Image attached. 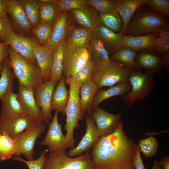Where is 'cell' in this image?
<instances>
[{
    "label": "cell",
    "instance_id": "cell-26",
    "mask_svg": "<svg viewBox=\"0 0 169 169\" xmlns=\"http://www.w3.org/2000/svg\"><path fill=\"white\" fill-rule=\"evenodd\" d=\"M159 35V32H156L137 36L122 35V37L124 46L128 47L137 52L154 48L155 42Z\"/></svg>",
    "mask_w": 169,
    "mask_h": 169
},
{
    "label": "cell",
    "instance_id": "cell-31",
    "mask_svg": "<svg viewBox=\"0 0 169 169\" xmlns=\"http://www.w3.org/2000/svg\"><path fill=\"white\" fill-rule=\"evenodd\" d=\"M15 78L9 60L6 58L2 63L0 76V100L1 101L9 90L14 89V79Z\"/></svg>",
    "mask_w": 169,
    "mask_h": 169
},
{
    "label": "cell",
    "instance_id": "cell-22",
    "mask_svg": "<svg viewBox=\"0 0 169 169\" xmlns=\"http://www.w3.org/2000/svg\"><path fill=\"white\" fill-rule=\"evenodd\" d=\"M33 52L44 83L50 80L53 61V52L41 46L37 42L34 46Z\"/></svg>",
    "mask_w": 169,
    "mask_h": 169
},
{
    "label": "cell",
    "instance_id": "cell-13",
    "mask_svg": "<svg viewBox=\"0 0 169 169\" xmlns=\"http://www.w3.org/2000/svg\"><path fill=\"white\" fill-rule=\"evenodd\" d=\"M135 61L138 69H144L146 73L152 75L161 74V69L165 65L164 60L157 54L154 48L137 51Z\"/></svg>",
    "mask_w": 169,
    "mask_h": 169
},
{
    "label": "cell",
    "instance_id": "cell-10",
    "mask_svg": "<svg viewBox=\"0 0 169 169\" xmlns=\"http://www.w3.org/2000/svg\"><path fill=\"white\" fill-rule=\"evenodd\" d=\"M58 113L55 111L51 121L48 124L46 135L40 142L41 146L48 147L50 153L66 151L70 148L68 141L62 132L61 124L58 122Z\"/></svg>",
    "mask_w": 169,
    "mask_h": 169
},
{
    "label": "cell",
    "instance_id": "cell-18",
    "mask_svg": "<svg viewBox=\"0 0 169 169\" xmlns=\"http://www.w3.org/2000/svg\"><path fill=\"white\" fill-rule=\"evenodd\" d=\"M37 42L33 38L17 34L13 31L6 42L24 58L37 65L33 52L34 46Z\"/></svg>",
    "mask_w": 169,
    "mask_h": 169
},
{
    "label": "cell",
    "instance_id": "cell-39",
    "mask_svg": "<svg viewBox=\"0 0 169 169\" xmlns=\"http://www.w3.org/2000/svg\"><path fill=\"white\" fill-rule=\"evenodd\" d=\"M138 145L140 152L142 153L145 157L149 158L156 154L159 144L157 139L150 136L140 140Z\"/></svg>",
    "mask_w": 169,
    "mask_h": 169
},
{
    "label": "cell",
    "instance_id": "cell-41",
    "mask_svg": "<svg viewBox=\"0 0 169 169\" xmlns=\"http://www.w3.org/2000/svg\"><path fill=\"white\" fill-rule=\"evenodd\" d=\"M56 4L61 11H69L73 9H84L90 6L88 0H59Z\"/></svg>",
    "mask_w": 169,
    "mask_h": 169
},
{
    "label": "cell",
    "instance_id": "cell-19",
    "mask_svg": "<svg viewBox=\"0 0 169 169\" xmlns=\"http://www.w3.org/2000/svg\"><path fill=\"white\" fill-rule=\"evenodd\" d=\"M7 13L16 28L21 32L29 33L32 26L20 0H5Z\"/></svg>",
    "mask_w": 169,
    "mask_h": 169
},
{
    "label": "cell",
    "instance_id": "cell-2",
    "mask_svg": "<svg viewBox=\"0 0 169 169\" xmlns=\"http://www.w3.org/2000/svg\"><path fill=\"white\" fill-rule=\"evenodd\" d=\"M168 25V18L145 3L137 9L129 20L124 35L137 36L147 35L158 32Z\"/></svg>",
    "mask_w": 169,
    "mask_h": 169
},
{
    "label": "cell",
    "instance_id": "cell-52",
    "mask_svg": "<svg viewBox=\"0 0 169 169\" xmlns=\"http://www.w3.org/2000/svg\"><path fill=\"white\" fill-rule=\"evenodd\" d=\"M161 167L160 165L159 161L156 159H155L153 162L152 169H161Z\"/></svg>",
    "mask_w": 169,
    "mask_h": 169
},
{
    "label": "cell",
    "instance_id": "cell-37",
    "mask_svg": "<svg viewBox=\"0 0 169 169\" xmlns=\"http://www.w3.org/2000/svg\"><path fill=\"white\" fill-rule=\"evenodd\" d=\"M32 27L40 24L39 5L36 0H20Z\"/></svg>",
    "mask_w": 169,
    "mask_h": 169
},
{
    "label": "cell",
    "instance_id": "cell-29",
    "mask_svg": "<svg viewBox=\"0 0 169 169\" xmlns=\"http://www.w3.org/2000/svg\"><path fill=\"white\" fill-rule=\"evenodd\" d=\"M100 90L92 80L87 83L79 88L80 103L82 114L91 112V108L95 96Z\"/></svg>",
    "mask_w": 169,
    "mask_h": 169
},
{
    "label": "cell",
    "instance_id": "cell-9",
    "mask_svg": "<svg viewBox=\"0 0 169 169\" xmlns=\"http://www.w3.org/2000/svg\"><path fill=\"white\" fill-rule=\"evenodd\" d=\"M89 58L87 49L74 47L64 42L63 71L65 79L72 78L84 67Z\"/></svg>",
    "mask_w": 169,
    "mask_h": 169
},
{
    "label": "cell",
    "instance_id": "cell-32",
    "mask_svg": "<svg viewBox=\"0 0 169 169\" xmlns=\"http://www.w3.org/2000/svg\"><path fill=\"white\" fill-rule=\"evenodd\" d=\"M64 43L57 46L53 52V61L50 79L57 84L63 76V60Z\"/></svg>",
    "mask_w": 169,
    "mask_h": 169
},
{
    "label": "cell",
    "instance_id": "cell-49",
    "mask_svg": "<svg viewBox=\"0 0 169 169\" xmlns=\"http://www.w3.org/2000/svg\"><path fill=\"white\" fill-rule=\"evenodd\" d=\"M7 14L5 0H0V18H3Z\"/></svg>",
    "mask_w": 169,
    "mask_h": 169
},
{
    "label": "cell",
    "instance_id": "cell-48",
    "mask_svg": "<svg viewBox=\"0 0 169 169\" xmlns=\"http://www.w3.org/2000/svg\"><path fill=\"white\" fill-rule=\"evenodd\" d=\"M133 165L135 169H146L141 157L138 145H137L134 157Z\"/></svg>",
    "mask_w": 169,
    "mask_h": 169
},
{
    "label": "cell",
    "instance_id": "cell-7",
    "mask_svg": "<svg viewBox=\"0 0 169 169\" xmlns=\"http://www.w3.org/2000/svg\"><path fill=\"white\" fill-rule=\"evenodd\" d=\"M43 169H94L89 152L76 157L67 156L66 151H55L46 158Z\"/></svg>",
    "mask_w": 169,
    "mask_h": 169
},
{
    "label": "cell",
    "instance_id": "cell-38",
    "mask_svg": "<svg viewBox=\"0 0 169 169\" xmlns=\"http://www.w3.org/2000/svg\"><path fill=\"white\" fill-rule=\"evenodd\" d=\"M98 13L104 26L115 33H120L122 28V22L117 12Z\"/></svg>",
    "mask_w": 169,
    "mask_h": 169
},
{
    "label": "cell",
    "instance_id": "cell-15",
    "mask_svg": "<svg viewBox=\"0 0 169 169\" xmlns=\"http://www.w3.org/2000/svg\"><path fill=\"white\" fill-rule=\"evenodd\" d=\"M18 84L19 90L17 94V98L23 111L33 121L43 123L44 122L43 116L35 101L34 93L18 82Z\"/></svg>",
    "mask_w": 169,
    "mask_h": 169
},
{
    "label": "cell",
    "instance_id": "cell-3",
    "mask_svg": "<svg viewBox=\"0 0 169 169\" xmlns=\"http://www.w3.org/2000/svg\"><path fill=\"white\" fill-rule=\"evenodd\" d=\"M134 70H136L115 61L110 60L95 63L93 81L101 89L103 87H110L119 83L129 82V76Z\"/></svg>",
    "mask_w": 169,
    "mask_h": 169
},
{
    "label": "cell",
    "instance_id": "cell-35",
    "mask_svg": "<svg viewBox=\"0 0 169 169\" xmlns=\"http://www.w3.org/2000/svg\"><path fill=\"white\" fill-rule=\"evenodd\" d=\"M87 49L89 56L95 63L109 61L110 56L101 42L95 39L91 38Z\"/></svg>",
    "mask_w": 169,
    "mask_h": 169
},
{
    "label": "cell",
    "instance_id": "cell-42",
    "mask_svg": "<svg viewBox=\"0 0 169 169\" xmlns=\"http://www.w3.org/2000/svg\"><path fill=\"white\" fill-rule=\"evenodd\" d=\"M88 0L90 5L98 13H109L117 12L115 0Z\"/></svg>",
    "mask_w": 169,
    "mask_h": 169
},
{
    "label": "cell",
    "instance_id": "cell-6",
    "mask_svg": "<svg viewBox=\"0 0 169 169\" xmlns=\"http://www.w3.org/2000/svg\"><path fill=\"white\" fill-rule=\"evenodd\" d=\"M128 81L131 86V91L121 96L123 102L127 107L146 98L155 86L153 75L147 73L143 74L140 71H133Z\"/></svg>",
    "mask_w": 169,
    "mask_h": 169
},
{
    "label": "cell",
    "instance_id": "cell-11",
    "mask_svg": "<svg viewBox=\"0 0 169 169\" xmlns=\"http://www.w3.org/2000/svg\"><path fill=\"white\" fill-rule=\"evenodd\" d=\"M73 22L69 11H62L53 25L49 40L44 46L53 52L57 46L64 42L69 30L74 24H72Z\"/></svg>",
    "mask_w": 169,
    "mask_h": 169
},
{
    "label": "cell",
    "instance_id": "cell-20",
    "mask_svg": "<svg viewBox=\"0 0 169 169\" xmlns=\"http://www.w3.org/2000/svg\"><path fill=\"white\" fill-rule=\"evenodd\" d=\"M69 12L73 22L84 28L92 29L103 25L98 13L90 6L85 9H73Z\"/></svg>",
    "mask_w": 169,
    "mask_h": 169
},
{
    "label": "cell",
    "instance_id": "cell-8",
    "mask_svg": "<svg viewBox=\"0 0 169 169\" xmlns=\"http://www.w3.org/2000/svg\"><path fill=\"white\" fill-rule=\"evenodd\" d=\"M46 127L43 123L33 121L27 129L13 139L15 145L13 155L20 157L23 155L28 160H33L35 141Z\"/></svg>",
    "mask_w": 169,
    "mask_h": 169
},
{
    "label": "cell",
    "instance_id": "cell-54",
    "mask_svg": "<svg viewBox=\"0 0 169 169\" xmlns=\"http://www.w3.org/2000/svg\"></svg>",
    "mask_w": 169,
    "mask_h": 169
},
{
    "label": "cell",
    "instance_id": "cell-36",
    "mask_svg": "<svg viewBox=\"0 0 169 169\" xmlns=\"http://www.w3.org/2000/svg\"><path fill=\"white\" fill-rule=\"evenodd\" d=\"M95 63L93 60L89 56L84 67L72 78L70 79L75 85L79 88L84 84L92 81Z\"/></svg>",
    "mask_w": 169,
    "mask_h": 169
},
{
    "label": "cell",
    "instance_id": "cell-47",
    "mask_svg": "<svg viewBox=\"0 0 169 169\" xmlns=\"http://www.w3.org/2000/svg\"><path fill=\"white\" fill-rule=\"evenodd\" d=\"M9 47L6 42L0 43V76L2 63L9 54Z\"/></svg>",
    "mask_w": 169,
    "mask_h": 169
},
{
    "label": "cell",
    "instance_id": "cell-53",
    "mask_svg": "<svg viewBox=\"0 0 169 169\" xmlns=\"http://www.w3.org/2000/svg\"><path fill=\"white\" fill-rule=\"evenodd\" d=\"M2 135H1V134H0V144H1V140H2Z\"/></svg>",
    "mask_w": 169,
    "mask_h": 169
},
{
    "label": "cell",
    "instance_id": "cell-34",
    "mask_svg": "<svg viewBox=\"0 0 169 169\" xmlns=\"http://www.w3.org/2000/svg\"><path fill=\"white\" fill-rule=\"evenodd\" d=\"M136 52L131 48L124 45L114 54L110 56V59L122 63L135 70L140 71L137 68L135 63Z\"/></svg>",
    "mask_w": 169,
    "mask_h": 169
},
{
    "label": "cell",
    "instance_id": "cell-1",
    "mask_svg": "<svg viewBox=\"0 0 169 169\" xmlns=\"http://www.w3.org/2000/svg\"><path fill=\"white\" fill-rule=\"evenodd\" d=\"M137 145L124 131L120 120L110 133L99 137L90 155L94 169H134Z\"/></svg>",
    "mask_w": 169,
    "mask_h": 169
},
{
    "label": "cell",
    "instance_id": "cell-30",
    "mask_svg": "<svg viewBox=\"0 0 169 169\" xmlns=\"http://www.w3.org/2000/svg\"><path fill=\"white\" fill-rule=\"evenodd\" d=\"M159 35L155 43L157 54L164 60L166 69L169 70V25L160 29Z\"/></svg>",
    "mask_w": 169,
    "mask_h": 169
},
{
    "label": "cell",
    "instance_id": "cell-50",
    "mask_svg": "<svg viewBox=\"0 0 169 169\" xmlns=\"http://www.w3.org/2000/svg\"><path fill=\"white\" fill-rule=\"evenodd\" d=\"M159 164L161 166V168L163 169H169V157L168 156H163L159 161Z\"/></svg>",
    "mask_w": 169,
    "mask_h": 169
},
{
    "label": "cell",
    "instance_id": "cell-51",
    "mask_svg": "<svg viewBox=\"0 0 169 169\" xmlns=\"http://www.w3.org/2000/svg\"><path fill=\"white\" fill-rule=\"evenodd\" d=\"M39 5L56 3L58 0H36Z\"/></svg>",
    "mask_w": 169,
    "mask_h": 169
},
{
    "label": "cell",
    "instance_id": "cell-27",
    "mask_svg": "<svg viewBox=\"0 0 169 169\" xmlns=\"http://www.w3.org/2000/svg\"><path fill=\"white\" fill-rule=\"evenodd\" d=\"M69 97V91L66 88L65 79L63 76L53 93L51 101L52 110L60 112L66 115Z\"/></svg>",
    "mask_w": 169,
    "mask_h": 169
},
{
    "label": "cell",
    "instance_id": "cell-5",
    "mask_svg": "<svg viewBox=\"0 0 169 169\" xmlns=\"http://www.w3.org/2000/svg\"><path fill=\"white\" fill-rule=\"evenodd\" d=\"M65 83L69 86V97L66 111V124L64 130L66 131L65 135L67 139L70 149L74 147L75 141L74 137L75 129H79V121L84 116L81 111L79 88L75 85L70 79H65Z\"/></svg>",
    "mask_w": 169,
    "mask_h": 169
},
{
    "label": "cell",
    "instance_id": "cell-17",
    "mask_svg": "<svg viewBox=\"0 0 169 169\" xmlns=\"http://www.w3.org/2000/svg\"><path fill=\"white\" fill-rule=\"evenodd\" d=\"M91 113L95 122L99 137L112 132L116 127L122 117L120 113L112 114L99 106Z\"/></svg>",
    "mask_w": 169,
    "mask_h": 169
},
{
    "label": "cell",
    "instance_id": "cell-12",
    "mask_svg": "<svg viewBox=\"0 0 169 169\" xmlns=\"http://www.w3.org/2000/svg\"><path fill=\"white\" fill-rule=\"evenodd\" d=\"M86 132L81 141L74 148L70 149L66 154L70 157L81 155L84 152H89L99 138L95 122L91 113L85 115Z\"/></svg>",
    "mask_w": 169,
    "mask_h": 169
},
{
    "label": "cell",
    "instance_id": "cell-25",
    "mask_svg": "<svg viewBox=\"0 0 169 169\" xmlns=\"http://www.w3.org/2000/svg\"><path fill=\"white\" fill-rule=\"evenodd\" d=\"M91 29L74 24L69 30L64 41L69 45L87 49L91 38Z\"/></svg>",
    "mask_w": 169,
    "mask_h": 169
},
{
    "label": "cell",
    "instance_id": "cell-45",
    "mask_svg": "<svg viewBox=\"0 0 169 169\" xmlns=\"http://www.w3.org/2000/svg\"><path fill=\"white\" fill-rule=\"evenodd\" d=\"M46 153L47 151H43L40 153L39 157L35 160H26L21 157L16 156L13 158V160L24 163L29 169H43L46 157Z\"/></svg>",
    "mask_w": 169,
    "mask_h": 169
},
{
    "label": "cell",
    "instance_id": "cell-43",
    "mask_svg": "<svg viewBox=\"0 0 169 169\" xmlns=\"http://www.w3.org/2000/svg\"><path fill=\"white\" fill-rule=\"evenodd\" d=\"M14 24L8 14L0 18V43L6 42L13 31Z\"/></svg>",
    "mask_w": 169,
    "mask_h": 169
},
{
    "label": "cell",
    "instance_id": "cell-23",
    "mask_svg": "<svg viewBox=\"0 0 169 169\" xmlns=\"http://www.w3.org/2000/svg\"><path fill=\"white\" fill-rule=\"evenodd\" d=\"M0 117L8 119L16 118L25 115L13 90H9L2 100Z\"/></svg>",
    "mask_w": 169,
    "mask_h": 169
},
{
    "label": "cell",
    "instance_id": "cell-24",
    "mask_svg": "<svg viewBox=\"0 0 169 169\" xmlns=\"http://www.w3.org/2000/svg\"><path fill=\"white\" fill-rule=\"evenodd\" d=\"M147 0H116V10L122 22L120 34L125 35L126 25L137 9Z\"/></svg>",
    "mask_w": 169,
    "mask_h": 169
},
{
    "label": "cell",
    "instance_id": "cell-40",
    "mask_svg": "<svg viewBox=\"0 0 169 169\" xmlns=\"http://www.w3.org/2000/svg\"><path fill=\"white\" fill-rule=\"evenodd\" d=\"M2 135L0 145V159L4 161L10 159L13 155L15 145L13 139L5 134Z\"/></svg>",
    "mask_w": 169,
    "mask_h": 169
},
{
    "label": "cell",
    "instance_id": "cell-21",
    "mask_svg": "<svg viewBox=\"0 0 169 169\" xmlns=\"http://www.w3.org/2000/svg\"><path fill=\"white\" fill-rule=\"evenodd\" d=\"M33 121L26 114L13 119L0 117V134H5L14 139L18 134L27 129Z\"/></svg>",
    "mask_w": 169,
    "mask_h": 169
},
{
    "label": "cell",
    "instance_id": "cell-16",
    "mask_svg": "<svg viewBox=\"0 0 169 169\" xmlns=\"http://www.w3.org/2000/svg\"><path fill=\"white\" fill-rule=\"evenodd\" d=\"M91 38L100 41L110 56L124 46L122 35L115 33L103 25L91 29Z\"/></svg>",
    "mask_w": 169,
    "mask_h": 169
},
{
    "label": "cell",
    "instance_id": "cell-14",
    "mask_svg": "<svg viewBox=\"0 0 169 169\" xmlns=\"http://www.w3.org/2000/svg\"><path fill=\"white\" fill-rule=\"evenodd\" d=\"M57 84L56 82L49 80L40 85L36 89L34 97L38 106L40 108L44 119V122L49 124L53 117L51 101L53 93Z\"/></svg>",
    "mask_w": 169,
    "mask_h": 169
},
{
    "label": "cell",
    "instance_id": "cell-44",
    "mask_svg": "<svg viewBox=\"0 0 169 169\" xmlns=\"http://www.w3.org/2000/svg\"><path fill=\"white\" fill-rule=\"evenodd\" d=\"M52 27V25L40 24L33 27V32L41 46H44L48 41L51 33Z\"/></svg>",
    "mask_w": 169,
    "mask_h": 169
},
{
    "label": "cell",
    "instance_id": "cell-33",
    "mask_svg": "<svg viewBox=\"0 0 169 169\" xmlns=\"http://www.w3.org/2000/svg\"><path fill=\"white\" fill-rule=\"evenodd\" d=\"M40 24L53 25L62 11L56 3L39 5Z\"/></svg>",
    "mask_w": 169,
    "mask_h": 169
},
{
    "label": "cell",
    "instance_id": "cell-28",
    "mask_svg": "<svg viewBox=\"0 0 169 169\" xmlns=\"http://www.w3.org/2000/svg\"><path fill=\"white\" fill-rule=\"evenodd\" d=\"M131 88L130 83L127 82L119 83L110 87L106 90L100 89L94 99L91 108V112L99 106L100 103L104 100L115 96H121L130 91Z\"/></svg>",
    "mask_w": 169,
    "mask_h": 169
},
{
    "label": "cell",
    "instance_id": "cell-46",
    "mask_svg": "<svg viewBox=\"0 0 169 169\" xmlns=\"http://www.w3.org/2000/svg\"><path fill=\"white\" fill-rule=\"evenodd\" d=\"M146 3L158 13L169 18V0H147Z\"/></svg>",
    "mask_w": 169,
    "mask_h": 169
},
{
    "label": "cell",
    "instance_id": "cell-4",
    "mask_svg": "<svg viewBox=\"0 0 169 169\" xmlns=\"http://www.w3.org/2000/svg\"><path fill=\"white\" fill-rule=\"evenodd\" d=\"M9 55L10 65L18 82L34 93L37 87L44 83L38 65L24 58L10 47Z\"/></svg>",
    "mask_w": 169,
    "mask_h": 169
}]
</instances>
